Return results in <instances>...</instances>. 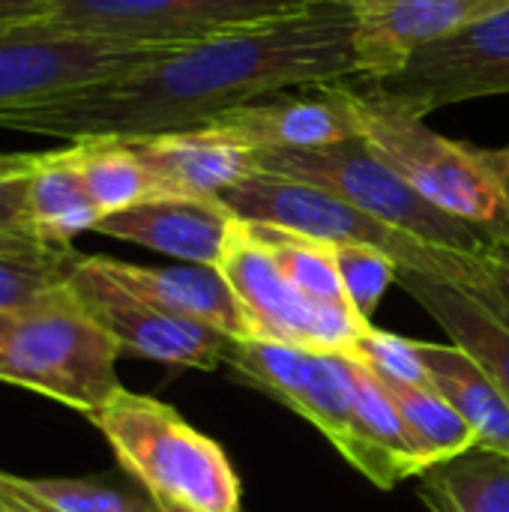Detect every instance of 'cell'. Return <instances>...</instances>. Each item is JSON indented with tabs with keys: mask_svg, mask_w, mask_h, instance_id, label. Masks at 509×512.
I'll use <instances>...</instances> for the list:
<instances>
[{
	"mask_svg": "<svg viewBox=\"0 0 509 512\" xmlns=\"http://www.w3.org/2000/svg\"><path fill=\"white\" fill-rule=\"evenodd\" d=\"M45 12H48V0H0V27L45 21Z\"/></svg>",
	"mask_w": 509,
	"mask_h": 512,
	"instance_id": "1f68e13d",
	"label": "cell"
},
{
	"mask_svg": "<svg viewBox=\"0 0 509 512\" xmlns=\"http://www.w3.org/2000/svg\"><path fill=\"white\" fill-rule=\"evenodd\" d=\"M351 357L357 363H363L372 375H378L381 381H396V384H417V387H432L426 366L420 360L417 342L378 330L375 324L357 339Z\"/></svg>",
	"mask_w": 509,
	"mask_h": 512,
	"instance_id": "83f0119b",
	"label": "cell"
},
{
	"mask_svg": "<svg viewBox=\"0 0 509 512\" xmlns=\"http://www.w3.org/2000/svg\"><path fill=\"white\" fill-rule=\"evenodd\" d=\"M0 512H9L6 510V504H3V498H0Z\"/></svg>",
	"mask_w": 509,
	"mask_h": 512,
	"instance_id": "e575fe53",
	"label": "cell"
},
{
	"mask_svg": "<svg viewBox=\"0 0 509 512\" xmlns=\"http://www.w3.org/2000/svg\"><path fill=\"white\" fill-rule=\"evenodd\" d=\"M336 252V267H339V279H342V288H345V297L351 303V309L366 321L372 324V315L375 309L381 306L387 288L393 282H399V264L381 252V249H372V246H333Z\"/></svg>",
	"mask_w": 509,
	"mask_h": 512,
	"instance_id": "4316f807",
	"label": "cell"
},
{
	"mask_svg": "<svg viewBox=\"0 0 509 512\" xmlns=\"http://www.w3.org/2000/svg\"><path fill=\"white\" fill-rule=\"evenodd\" d=\"M351 93L360 138L381 162L447 216L480 228L489 240L509 237V147L453 141L423 117L375 102L354 87Z\"/></svg>",
	"mask_w": 509,
	"mask_h": 512,
	"instance_id": "7a4b0ae2",
	"label": "cell"
},
{
	"mask_svg": "<svg viewBox=\"0 0 509 512\" xmlns=\"http://www.w3.org/2000/svg\"><path fill=\"white\" fill-rule=\"evenodd\" d=\"M237 225L234 210L222 198L156 195L96 222V234L126 240L183 264L216 267Z\"/></svg>",
	"mask_w": 509,
	"mask_h": 512,
	"instance_id": "9a60e30c",
	"label": "cell"
},
{
	"mask_svg": "<svg viewBox=\"0 0 509 512\" xmlns=\"http://www.w3.org/2000/svg\"><path fill=\"white\" fill-rule=\"evenodd\" d=\"M93 258L102 267V273H108L117 285H123L135 297L186 321L204 324L234 342L255 339L231 285L216 267H201V264L141 267L108 255H93Z\"/></svg>",
	"mask_w": 509,
	"mask_h": 512,
	"instance_id": "2e32d148",
	"label": "cell"
},
{
	"mask_svg": "<svg viewBox=\"0 0 509 512\" xmlns=\"http://www.w3.org/2000/svg\"><path fill=\"white\" fill-rule=\"evenodd\" d=\"M87 420L120 468L153 498L195 512H240V477L228 453L171 405L123 387Z\"/></svg>",
	"mask_w": 509,
	"mask_h": 512,
	"instance_id": "277c9868",
	"label": "cell"
},
{
	"mask_svg": "<svg viewBox=\"0 0 509 512\" xmlns=\"http://www.w3.org/2000/svg\"><path fill=\"white\" fill-rule=\"evenodd\" d=\"M18 483L39 501L60 512H159V504L150 492H138L108 477H48Z\"/></svg>",
	"mask_w": 509,
	"mask_h": 512,
	"instance_id": "484cf974",
	"label": "cell"
},
{
	"mask_svg": "<svg viewBox=\"0 0 509 512\" xmlns=\"http://www.w3.org/2000/svg\"><path fill=\"white\" fill-rule=\"evenodd\" d=\"M306 6V0H48L45 21L81 36L180 48Z\"/></svg>",
	"mask_w": 509,
	"mask_h": 512,
	"instance_id": "8fae6325",
	"label": "cell"
},
{
	"mask_svg": "<svg viewBox=\"0 0 509 512\" xmlns=\"http://www.w3.org/2000/svg\"><path fill=\"white\" fill-rule=\"evenodd\" d=\"M150 171L159 195L222 198L255 174V153L213 129L168 132L129 141Z\"/></svg>",
	"mask_w": 509,
	"mask_h": 512,
	"instance_id": "e0dca14e",
	"label": "cell"
},
{
	"mask_svg": "<svg viewBox=\"0 0 509 512\" xmlns=\"http://www.w3.org/2000/svg\"><path fill=\"white\" fill-rule=\"evenodd\" d=\"M0 498H3V504H6V510L9 512H60L54 510V507H48L45 501L33 498V495L18 483V477H12V474H6V471H0Z\"/></svg>",
	"mask_w": 509,
	"mask_h": 512,
	"instance_id": "4dcf8cb0",
	"label": "cell"
},
{
	"mask_svg": "<svg viewBox=\"0 0 509 512\" xmlns=\"http://www.w3.org/2000/svg\"><path fill=\"white\" fill-rule=\"evenodd\" d=\"M6 156H9V153H0V162H3V159H6Z\"/></svg>",
	"mask_w": 509,
	"mask_h": 512,
	"instance_id": "d590c367",
	"label": "cell"
},
{
	"mask_svg": "<svg viewBox=\"0 0 509 512\" xmlns=\"http://www.w3.org/2000/svg\"><path fill=\"white\" fill-rule=\"evenodd\" d=\"M420 477V498L432 512H509L507 453L474 447Z\"/></svg>",
	"mask_w": 509,
	"mask_h": 512,
	"instance_id": "44dd1931",
	"label": "cell"
},
{
	"mask_svg": "<svg viewBox=\"0 0 509 512\" xmlns=\"http://www.w3.org/2000/svg\"><path fill=\"white\" fill-rule=\"evenodd\" d=\"M156 504H159V512H195V510H189V507H183V504L165 501V498H156Z\"/></svg>",
	"mask_w": 509,
	"mask_h": 512,
	"instance_id": "d6a6232c",
	"label": "cell"
},
{
	"mask_svg": "<svg viewBox=\"0 0 509 512\" xmlns=\"http://www.w3.org/2000/svg\"><path fill=\"white\" fill-rule=\"evenodd\" d=\"M480 264H483L480 282L462 288H468L480 303H486L504 324H509V237L492 240L480 255Z\"/></svg>",
	"mask_w": 509,
	"mask_h": 512,
	"instance_id": "f546056e",
	"label": "cell"
},
{
	"mask_svg": "<svg viewBox=\"0 0 509 512\" xmlns=\"http://www.w3.org/2000/svg\"><path fill=\"white\" fill-rule=\"evenodd\" d=\"M501 9L509 0H372L357 6L354 48L360 75H393L417 48L465 30Z\"/></svg>",
	"mask_w": 509,
	"mask_h": 512,
	"instance_id": "5bb4252c",
	"label": "cell"
},
{
	"mask_svg": "<svg viewBox=\"0 0 509 512\" xmlns=\"http://www.w3.org/2000/svg\"><path fill=\"white\" fill-rule=\"evenodd\" d=\"M429 384L477 432V447L509 456V402L480 363L459 345L417 342Z\"/></svg>",
	"mask_w": 509,
	"mask_h": 512,
	"instance_id": "d6986e66",
	"label": "cell"
},
{
	"mask_svg": "<svg viewBox=\"0 0 509 512\" xmlns=\"http://www.w3.org/2000/svg\"><path fill=\"white\" fill-rule=\"evenodd\" d=\"M171 48L132 45L60 30L48 21L0 27V120L72 93L78 87L138 69Z\"/></svg>",
	"mask_w": 509,
	"mask_h": 512,
	"instance_id": "9c48e42d",
	"label": "cell"
},
{
	"mask_svg": "<svg viewBox=\"0 0 509 512\" xmlns=\"http://www.w3.org/2000/svg\"><path fill=\"white\" fill-rule=\"evenodd\" d=\"M255 171L303 180L318 186L366 216L435 249L483 255L492 243L480 228L447 216L429 204L408 180L381 162L363 138H348L309 150H264L255 153Z\"/></svg>",
	"mask_w": 509,
	"mask_h": 512,
	"instance_id": "5b68a950",
	"label": "cell"
},
{
	"mask_svg": "<svg viewBox=\"0 0 509 512\" xmlns=\"http://www.w3.org/2000/svg\"><path fill=\"white\" fill-rule=\"evenodd\" d=\"M306 3H342V6H363V3H372V0H306Z\"/></svg>",
	"mask_w": 509,
	"mask_h": 512,
	"instance_id": "836d02e7",
	"label": "cell"
},
{
	"mask_svg": "<svg viewBox=\"0 0 509 512\" xmlns=\"http://www.w3.org/2000/svg\"><path fill=\"white\" fill-rule=\"evenodd\" d=\"M36 153H9L0 162V237H30L39 240L30 225L27 186Z\"/></svg>",
	"mask_w": 509,
	"mask_h": 512,
	"instance_id": "f1b7e54d",
	"label": "cell"
},
{
	"mask_svg": "<svg viewBox=\"0 0 509 512\" xmlns=\"http://www.w3.org/2000/svg\"><path fill=\"white\" fill-rule=\"evenodd\" d=\"M348 84L414 117L468 99L509 96V9L417 48L393 75Z\"/></svg>",
	"mask_w": 509,
	"mask_h": 512,
	"instance_id": "ba28073f",
	"label": "cell"
},
{
	"mask_svg": "<svg viewBox=\"0 0 509 512\" xmlns=\"http://www.w3.org/2000/svg\"><path fill=\"white\" fill-rule=\"evenodd\" d=\"M399 285L441 324L453 345H459L480 363V369L495 381V387L509 402V324H504L486 303H480L468 288L450 279L399 270Z\"/></svg>",
	"mask_w": 509,
	"mask_h": 512,
	"instance_id": "ac0fdd59",
	"label": "cell"
},
{
	"mask_svg": "<svg viewBox=\"0 0 509 512\" xmlns=\"http://www.w3.org/2000/svg\"><path fill=\"white\" fill-rule=\"evenodd\" d=\"M354 27V6L309 3L294 15L171 48L138 69L21 108L0 120V129L69 144L204 129L246 102L360 75Z\"/></svg>",
	"mask_w": 509,
	"mask_h": 512,
	"instance_id": "6da1fadb",
	"label": "cell"
},
{
	"mask_svg": "<svg viewBox=\"0 0 509 512\" xmlns=\"http://www.w3.org/2000/svg\"><path fill=\"white\" fill-rule=\"evenodd\" d=\"M381 384L396 402L405 429L426 462V471L477 447V432L435 387L396 384V381H381Z\"/></svg>",
	"mask_w": 509,
	"mask_h": 512,
	"instance_id": "603a6c76",
	"label": "cell"
},
{
	"mask_svg": "<svg viewBox=\"0 0 509 512\" xmlns=\"http://www.w3.org/2000/svg\"><path fill=\"white\" fill-rule=\"evenodd\" d=\"M249 225H252L255 237L273 255V261L279 264L285 279L303 297H309L312 303L327 306V309H351L342 279H339L333 243L312 240V237H303V234H294L285 228H273V225H258V222H249Z\"/></svg>",
	"mask_w": 509,
	"mask_h": 512,
	"instance_id": "d4e9b609",
	"label": "cell"
},
{
	"mask_svg": "<svg viewBox=\"0 0 509 512\" xmlns=\"http://www.w3.org/2000/svg\"><path fill=\"white\" fill-rule=\"evenodd\" d=\"M120 354L114 336L81 306L69 282L33 306L0 312V381L84 417L123 390Z\"/></svg>",
	"mask_w": 509,
	"mask_h": 512,
	"instance_id": "3957f363",
	"label": "cell"
},
{
	"mask_svg": "<svg viewBox=\"0 0 509 512\" xmlns=\"http://www.w3.org/2000/svg\"><path fill=\"white\" fill-rule=\"evenodd\" d=\"M72 150L84 189L102 219L159 195L150 171L144 168L141 156L129 141L90 138V141H72Z\"/></svg>",
	"mask_w": 509,
	"mask_h": 512,
	"instance_id": "7402d4cb",
	"label": "cell"
},
{
	"mask_svg": "<svg viewBox=\"0 0 509 512\" xmlns=\"http://www.w3.org/2000/svg\"><path fill=\"white\" fill-rule=\"evenodd\" d=\"M27 210L36 237L45 243L72 246L78 234L96 228L102 216L84 189L72 144L51 153H36L27 186Z\"/></svg>",
	"mask_w": 509,
	"mask_h": 512,
	"instance_id": "ffe728a7",
	"label": "cell"
},
{
	"mask_svg": "<svg viewBox=\"0 0 509 512\" xmlns=\"http://www.w3.org/2000/svg\"><path fill=\"white\" fill-rule=\"evenodd\" d=\"M207 129L228 141L264 153V150H309L348 138H360L354 93L345 81L312 84L306 93H273L240 108L225 111Z\"/></svg>",
	"mask_w": 509,
	"mask_h": 512,
	"instance_id": "4fadbf2b",
	"label": "cell"
},
{
	"mask_svg": "<svg viewBox=\"0 0 509 512\" xmlns=\"http://www.w3.org/2000/svg\"><path fill=\"white\" fill-rule=\"evenodd\" d=\"M69 288L81 306L114 336L123 354L198 372H216L225 366V354L234 339L135 297L108 273H102L93 255L78 258Z\"/></svg>",
	"mask_w": 509,
	"mask_h": 512,
	"instance_id": "7c38bea8",
	"label": "cell"
},
{
	"mask_svg": "<svg viewBox=\"0 0 509 512\" xmlns=\"http://www.w3.org/2000/svg\"><path fill=\"white\" fill-rule=\"evenodd\" d=\"M72 246L30 237H0V312L24 309L63 288L78 264Z\"/></svg>",
	"mask_w": 509,
	"mask_h": 512,
	"instance_id": "cb8c5ba5",
	"label": "cell"
},
{
	"mask_svg": "<svg viewBox=\"0 0 509 512\" xmlns=\"http://www.w3.org/2000/svg\"><path fill=\"white\" fill-rule=\"evenodd\" d=\"M231 375L264 396L282 402L312 423L336 453L372 480V459L357 420V360L348 354H321L294 345L246 339L231 342L225 354Z\"/></svg>",
	"mask_w": 509,
	"mask_h": 512,
	"instance_id": "52a82bcc",
	"label": "cell"
},
{
	"mask_svg": "<svg viewBox=\"0 0 509 512\" xmlns=\"http://www.w3.org/2000/svg\"><path fill=\"white\" fill-rule=\"evenodd\" d=\"M222 201L243 222L285 228L333 246H372L387 252L402 270L441 276L456 285H477L483 276L480 255H462L420 243L303 180L255 171L243 183L228 189Z\"/></svg>",
	"mask_w": 509,
	"mask_h": 512,
	"instance_id": "8992f818",
	"label": "cell"
},
{
	"mask_svg": "<svg viewBox=\"0 0 509 512\" xmlns=\"http://www.w3.org/2000/svg\"><path fill=\"white\" fill-rule=\"evenodd\" d=\"M216 270L231 285L255 339L351 357L357 339L372 327L351 309H327L303 297L243 219H237Z\"/></svg>",
	"mask_w": 509,
	"mask_h": 512,
	"instance_id": "30bf717a",
	"label": "cell"
}]
</instances>
